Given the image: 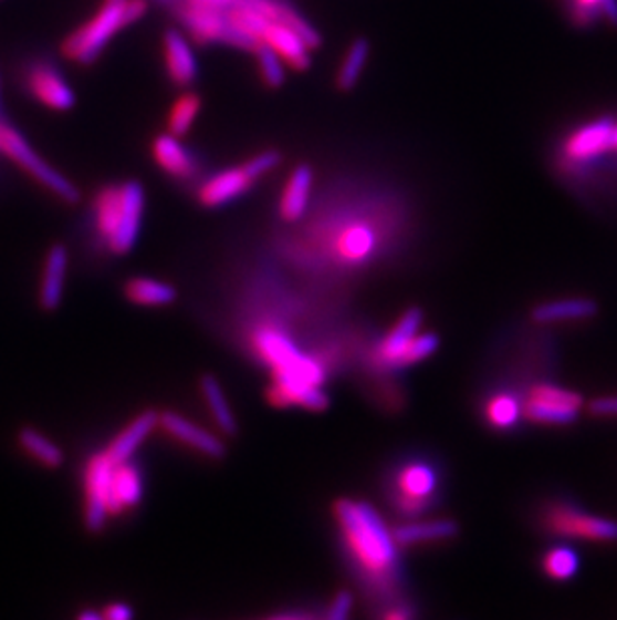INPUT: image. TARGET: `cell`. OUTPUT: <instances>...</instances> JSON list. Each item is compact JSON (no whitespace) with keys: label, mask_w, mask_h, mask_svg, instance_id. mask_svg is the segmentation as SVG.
<instances>
[{"label":"cell","mask_w":617,"mask_h":620,"mask_svg":"<svg viewBox=\"0 0 617 620\" xmlns=\"http://www.w3.org/2000/svg\"><path fill=\"white\" fill-rule=\"evenodd\" d=\"M335 520L343 542L363 575L389 585L397 575V542L384 518L369 504L343 498L335 503Z\"/></svg>","instance_id":"cell-1"},{"label":"cell","mask_w":617,"mask_h":620,"mask_svg":"<svg viewBox=\"0 0 617 620\" xmlns=\"http://www.w3.org/2000/svg\"><path fill=\"white\" fill-rule=\"evenodd\" d=\"M616 115H597L569 128L557 145L555 165L572 179H586L607 161L617 159Z\"/></svg>","instance_id":"cell-2"},{"label":"cell","mask_w":617,"mask_h":620,"mask_svg":"<svg viewBox=\"0 0 617 620\" xmlns=\"http://www.w3.org/2000/svg\"><path fill=\"white\" fill-rule=\"evenodd\" d=\"M147 11V0H103L98 11L64 39V56L76 64L95 63L111 39L128 24L140 21Z\"/></svg>","instance_id":"cell-3"},{"label":"cell","mask_w":617,"mask_h":620,"mask_svg":"<svg viewBox=\"0 0 617 620\" xmlns=\"http://www.w3.org/2000/svg\"><path fill=\"white\" fill-rule=\"evenodd\" d=\"M177 17L199 44L223 43L245 49L229 17V0H181Z\"/></svg>","instance_id":"cell-4"},{"label":"cell","mask_w":617,"mask_h":620,"mask_svg":"<svg viewBox=\"0 0 617 620\" xmlns=\"http://www.w3.org/2000/svg\"><path fill=\"white\" fill-rule=\"evenodd\" d=\"M0 153H4L9 159L14 161L19 167H22L31 177H34L36 182L44 185L49 192H53L56 197H61L66 204L79 202L81 195H79L75 183L69 182L46 161L41 159L39 153L29 145V141L7 123H0Z\"/></svg>","instance_id":"cell-5"},{"label":"cell","mask_w":617,"mask_h":620,"mask_svg":"<svg viewBox=\"0 0 617 620\" xmlns=\"http://www.w3.org/2000/svg\"><path fill=\"white\" fill-rule=\"evenodd\" d=\"M543 525L562 538H584L589 542H617V520L587 514L569 503L550 504Z\"/></svg>","instance_id":"cell-6"},{"label":"cell","mask_w":617,"mask_h":620,"mask_svg":"<svg viewBox=\"0 0 617 620\" xmlns=\"http://www.w3.org/2000/svg\"><path fill=\"white\" fill-rule=\"evenodd\" d=\"M582 402V396L572 390L554 384H537L533 385L523 402V416L537 424L567 426L579 416Z\"/></svg>","instance_id":"cell-7"},{"label":"cell","mask_w":617,"mask_h":620,"mask_svg":"<svg viewBox=\"0 0 617 620\" xmlns=\"http://www.w3.org/2000/svg\"><path fill=\"white\" fill-rule=\"evenodd\" d=\"M115 466L117 464L108 458L107 452H96L86 464L85 523L91 533H98L105 526L107 516H111L108 514V496H111V480H113Z\"/></svg>","instance_id":"cell-8"},{"label":"cell","mask_w":617,"mask_h":620,"mask_svg":"<svg viewBox=\"0 0 617 620\" xmlns=\"http://www.w3.org/2000/svg\"><path fill=\"white\" fill-rule=\"evenodd\" d=\"M437 476L427 464H409L399 472L395 480V508L404 514H419L426 510L431 496L436 494Z\"/></svg>","instance_id":"cell-9"},{"label":"cell","mask_w":617,"mask_h":620,"mask_svg":"<svg viewBox=\"0 0 617 620\" xmlns=\"http://www.w3.org/2000/svg\"><path fill=\"white\" fill-rule=\"evenodd\" d=\"M24 85L41 105L53 111H69L75 105L73 86L64 81L61 71L51 63H32L24 76Z\"/></svg>","instance_id":"cell-10"},{"label":"cell","mask_w":617,"mask_h":620,"mask_svg":"<svg viewBox=\"0 0 617 620\" xmlns=\"http://www.w3.org/2000/svg\"><path fill=\"white\" fill-rule=\"evenodd\" d=\"M421 321H423V311L416 310V308L405 311L401 320L391 328V332L377 343L375 353H373L375 365L385 368V370L407 365V350L419 332Z\"/></svg>","instance_id":"cell-11"},{"label":"cell","mask_w":617,"mask_h":620,"mask_svg":"<svg viewBox=\"0 0 617 620\" xmlns=\"http://www.w3.org/2000/svg\"><path fill=\"white\" fill-rule=\"evenodd\" d=\"M145 214V192L137 182L121 185V217L117 234L108 241L113 254H127L137 244Z\"/></svg>","instance_id":"cell-12"},{"label":"cell","mask_w":617,"mask_h":620,"mask_svg":"<svg viewBox=\"0 0 617 620\" xmlns=\"http://www.w3.org/2000/svg\"><path fill=\"white\" fill-rule=\"evenodd\" d=\"M255 182L257 175L251 172V167L245 161L243 165L215 173L213 177H209L207 182L202 183L197 197L205 207H221V205L231 204L237 197L249 192Z\"/></svg>","instance_id":"cell-13"},{"label":"cell","mask_w":617,"mask_h":620,"mask_svg":"<svg viewBox=\"0 0 617 620\" xmlns=\"http://www.w3.org/2000/svg\"><path fill=\"white\" fill-rule=\"evenodd\" d=\"M259 44H266L295 71H305L311 66V51L313 46L307 39L295 31L287 22L271 21L261 32Z\"/></svg>","instance_id":"cell-14"},{"label":"cell","mask_w":617,"mask_h":620,"mask_svg":"<svg viewBox=\"0 0 617 620\" xmlns=\"http://www.w3.org/2000/svg\"><path fill=\"white\" fill-rule=\"evenodd\" d=\"M163 56L170 81L177 86H191L199 75L197 54L185 32L169 29L163 37Z\"/></svg>","instance_id":"cell-15"},{"label":"cell","mask_w":617,"mask_h":620,"mask_svg":"<svg viewBox=\"0 0 617 620\" xmlns=\"http://www.w3.org/2000/svg\"><path fill=\"white\" fill-rule=\"evenodd\" d=\"M159 426L172 438L179 440L182 444L191 446L192 450L201 452L209 458H223L224 456V444L221 440L209 434L207 430L199 428L197 424H192L191 420L182 417L181 414H175V412L160 414Z\"/></svg>","instance_id":"cell-16"},{"label":"cell","mask_w":617,"mask_h":620,"mask_svg":"<svg viewBox=\"0 0 617 620\" xmlns=\"http://www.w3.org/2000/svg\"><path fill=\"white\" fill-rule=\"evenodd\" d=\"M153 159L163 172L175 179H191L197 173V161L191 151L182 145L181 140L172 133H163L153 141Z\"/></svg>","instance_id":"cell-17"},{"label":"cell","mask_w":617,"mask_h":620,"mask_svg":"<svg viewBox=\"0 0 617 620\" xmlns=\"http://www.w3.org/2000/svg\"><path fill=\"white\" fill-rule=\"evenodd\" d=\"M313 192V169L308 165H297L289 175L281 199H279V215L285 221H297L307 211Z\"/></svg>","instance_id":"cell-18"},{"label":"cell","mask_w":617,"mask_h":620,"mask_svg":"<svg viewBox=\"0 0 617 620\" xmlns=\"http://www.w3.org/2000/svg\"><path fill=\"white\" fill-rule=\"evenodd\" d=\"M377 247V237L369 225H347L339 236L335 237V256L347 266H359L372 259Z\"/></svg>","instance_id":"cell-19"},{"label":"cell","mask_w":617,"mask_h":620,"mask_svg":"<svg viewBox=\"0 0 617 620\" xmlns=\"http://www.w3.org/2000/svg\"><path fill=\"white\" fill-rule=\"evenodd\" d=\"M143 498V480L133 464L121 462L113 471L111 496H108V514H121L127 508L137 506Z\"/></svg>","instance_id":"cell-20"},{"label":"cell","mask_w":617,"mask_h":620,"mask_svg":"<svg viewBox=\"0 0 617 620\" xmlns=\"http://www.w3.org/2000/svg\"><path fill=\"white\" fill-rule=\"evenodd\" d=\"M157 426H159V414H155V412H145L139 417H135L127 428L123 430L117 438L111 442V446L105 450L108 458L115 464L127 462L137 452L140 444L149 438L150 432Z\"/></svg>","instance_id":"cell-21"},{"label":"cell","mask_w":617,"mask_h":620,"mask_svg":"<svg viewBox=\"0 0 617 620\" xmlns=\"http://www.w3.org/2000/svg\"><path fill=\"white\" fill-rule=\"evenodd\" d=\"M66 268H69V251L64 246H54L44 264L43 286H41V306L44 310H56L63 300Z\"/></svg>","instance_id":"cell-22"},{"label":"cell","mask_w":617,"mask_h":620,"mask_svg":"<svg viewBox=\"0 0 617 620\" xmlns=\"http://www.w3.org/2000/svg\"><path fill=\"white\" fill-rule=\"evenodd\" d=\"M459 528L453 520H427V523H414L395 528V542L399 546L427 545V542H439L458 536Z\"/></svg>","instance_id":"cell-23"},{"label":"cell","mask_w":617,"mask_h":620,"mask_svg":"<svg viewBox=\"0 0 617 620\" xmlns=\"http://www.w3.org/2000/svg\"><path fill=\"white\" fill-rule=\"evenodd\" d=\"M596 301L587 298H572V300L547 301L533 310L532 318L537 323H560V321L587 320L596 316Z\"/></svg>","instance_id":"cell-24"},{"label":"cell","mask_w":617,"mask_h":620,"mask_svg":"<svg viewBox=\"0 0 617 620\" xmlns=\"http://www.w3.org/2000/svg\"><path fill=\"white\" fill-rule=\"evenodd\" d=\"M372 54V44L367 39H355L349 49L343 54L337 75H335V85L339 91H352L362 81L363 71L367 66Z\"/></svg>","instance_id":"cell-25"},{"label":"cell","mask_w":617,"mask_h":620,"mask_svg":"<svg viewBox=\"0 0 617 620\" xmlns=\"http://www.w3.org/2000/svg\"><path fill=\"white\" fill-rule=\"evenodd\" d=\"M125 296H127L128 301H133L137 306H149V308L169 306V303L177 300V291H175L172 286L149 278H137L127 281Z\"/></svg>","instance_id":"cell-26"},{"label":"cell","mask_w":617,"mask_h":620,"mask_svg":"<svg viewBox=\"0 0 617 620\" xmlns=\"http://www.w3.org/2000/svg\"><path fill=\"white\" fill-rule=\"evenodd\" d=\"M118 217H121V185H108L96 195L95 224L101 237L111 241L117 234Z\"/></svg>","instance_id":"cell-27"},{"label":"cell","mask_w":617,"mask_h":620,"mask_svg":"<svg viewBox=\"0 0 617 620\" xmlns=\"http://www.w3.org/2000/svg\"><path fill=\"white\" fill-rule=\"evenodd\" d=\"M202 396L207 406L213 414L217 426L223 430L224 434H237V420H234L231 406L227 404L223 388L215 380L213 375H205L201 380Z\"/></svg>","instance_id":"cell-28"},{"label":"cell","mask_w":617,"mask_h":620,"mask_svg":"<svg viewBox=\"0 0 617 620\" xmlns=\"http://www.w3.org/2000/svg\"><path fill=\"white\" fill-rule=\"evenodd\" d=\"M201 96L197 93H182L177 96L170 107L169 118H167L169 133L177 137L187 135L191 131L195 118L199 117V113H201Z\"/></svg>","instance_id":"cell-29"},{"label":"cell","mask_w":617,"mask_h":620,"mask_svg":"<svg viewBox=\"0 0 617 620\" xmlns=\"http://www.w3.org/2000/svg\"><path fill=\"white\" fill-rule=\"evenodd\" d=\"M523 404L511 394H498L485 404V420L493 428L508 430L522 417Z\"/></svg>","instance_id":"cell-30"},{"label":"cell","mask_w":617,"mask_h":620,"mask_svg":"<svg viewBox=\"0 0 617 620\" xmlns=\"http://www.w3.org/2000/svg\"><path fill=\"white\" fill-rule=\"evenodd\" d=\"M19 442H21L22 448L27 450L32 458L41 462L43 466L59 468L63 464V450L59 448L51 440L44 438L43 434H39L36 430H22L19 434Z\"/></svg>","instance_id":"cell-31"},{"label":"cell","mask_w":617,"mask_h":620,"mask_svg":"<svg viewBox=\"0 0 617 620\" xmlns=\"http://www.w3.org/2000/svg\"><path fill=\"white\" fill-rule=\"evenodd\" d=\"M253 53L257 56L261 81L271 89H279L283 85L285 79H287V63L273 49H269L266 44H257Z\"/></svg>","instance_id":"cell-32"},{"label":"cell","mask_w":617,"mask_h":620,"mask_svg":"<svg viewBox=\"0 0 617 620\" xmlns=\"http://www.w3.org/2000/svg\"><path fill=\"white\" fill-rule=\"evenodd\" d=\"M542 567L547 577L554 578V580H567L577 575L579 557L567 546H557L543 557Z\"/></svg>","instance_id":"cell-33"},{"label":"cell","mask_w":617,"mask_h":620,"mask_svg":"<svg viewBox=\"0 0 617 620\" xmlns=\"http://www.w3.org/2000/svg\"><path fill=\"white\" fill-rule=\"evenodd\" d=\"M353 597L349 592H339L335 599L331 600L330 610L325 612V617L330 620L347 619L352 614Z\"/></svg>","instance_id":"cell-34"},{"label":"cell","mask_w":617,"mask_h":620,"mask_svg":"<svg viewBox=\"0 0 617 620\" xmlns=\"http://www.w3.org/2000/svg\"><path fill=\"white\" fill-rule=\"evenodd\" d=\"M589 412L596 416H617V396L597 397L589 404Z\"/></svg>","instance_id":"cell-35"},{"label":"cell","mask_w":617,"mask_h":620,"mask_svg":"<svg viewBox=\"0 0 617 620\" xmlns=\"http://www.w3.org/2000/svg\"><path fill=\"white\" fill-rule=\"evenodd\" d=\"M103 617L107 620H128L133 617V609L127 607V604H123V602H117V604H111V607L103 612Z\"/></svg>","instance_id":"cell-36"},{"label":"cell","mask_w":617,"mask_h":620,"mask_svg":"<svg viewBox=\"0 0 617 620\" xmlns=\"http://www.w3.org/2000/svg\"><path fill=\"white\" fill-rule=\"evenodd\" d=\"M411 617H414V612L405 609L387 610L385 612V619L387 620H407L411 619Z\"/></svg>","instance_id":"cell-37"},{"label":"cell","mask_w":617,"mask_h":620,"mask_svg":"<svg viewBox=\"0 0 617 620\" xmlns=\"http://www.w3.org/2000/svg\"><path fill=\"white\" fill-rule=\"evenodd\" d=\"M81 620H101V612H81L79 614Z\"/></svg>","instance_id":"cell-38"}]
</instances>
